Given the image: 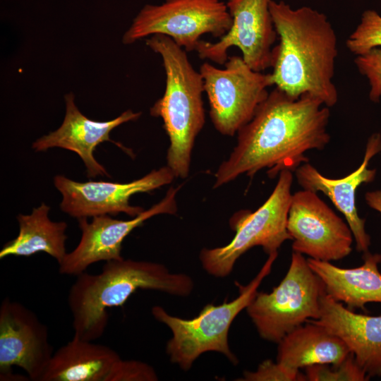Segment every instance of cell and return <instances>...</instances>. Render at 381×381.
Here are the masks:
<instances>
[{
	"instance_id": "cell-13",
	"label": "cell",
	"mask_w": 381,
	"mask_h": 381,
	"mask_svg": "<svg viewBox=\"0 0 381 381\" xmlns=\"http://www.w3.org/2000/svg\"><path fill=\"white\" fill-rule=\"evenodd\" d=\"M48 327L22 303L5 298L0 306V377L17 378L12 367L40 381L54 354Z\"/></svg>"
},
{
	"instance_id": "cell-26",
	"label": "cell",
	"mask_w": 381,
	"mask_h": 381,
	"mask_svg": "<svg viewBox=\"0 0 381 381\" xmlns=\"http://www.w3.org/2000/svg\"><path fill=\"white\" fill-rule=\"evenodd\" d=\"M158 380L154 368L140 361L119 359L106 381H155Z\"/></svg>"
},
{
	"instance_id": "cell-8",
	"label": "cell",
	"mask_w": 381,
	"mask_h": 381,
	"mask_svg": "<svg viewBox=\"0 0 381 381\" xmlns=\"http://www.w3.org/2000/svg\"><path fill=\"white\" fill-rule=\"evenodd\" d=\"M232 25L226 3L221 0H165L145 5L126 31L122 42L131 44L154 35L169 37L186 52L195 51L201 36L219 39Z\"/></svg>"
},
{
	"instance_id": "cell-16",
	"label": "cell",
	"mask_w": 381,
	"mask_h": 381,
	"mask_svg": "<svg viewBox=\"0 0 381 381\" xmlns=\"http://www.w3.org/2000/svg\"><path fill=\"white\" fill-rule=\"evenodd\" d=\"M381 152V135L373 133L368 138L361 164L353 172L341 179H329L323 176L309 162L304 163L295 171L298 184L306 190L322 192L336 208L344 214L359 252L366 253L370 245V236L365 229L364 219L359 217L356 205L357 188L364 183L374 180L376 170L368 168L370 160Z\"/></svg>"
},
{
	"instance_id": "cell-12",
	"label": "cell",
	"mask_w": 381,
	"mask_h": 381,
	"mask_svg": "<svg viewBox=\"0 0 381 381\" xmlns=\"http://www.w3.org/2000/svg\"><path fill=\"white\" fill-rule=\"evenodd\" d=\"M175 176L167 165L154 169L143 177L129 183L109 181L78 182L56 175L54 184L62 195L61 210L76 219L125 213L135 217L145 210L130 205L134 194L149 193L174 180Z\"/></svg>"
},
{
	"instance_id": "cell-19",
	"label": "cell",
	"mask_w": 381,
	"mask_h": 381,
	"mask_svg": "<svg viewBox=\"0 0 381 381\" xmlns=\"http://www.w3.org/2000/svg\"><path fill=\"white\" fill-rule=\"evenodd\" d=\"M73 336L56 350L40 381H106L120 356L110 347Z\"/></svg>"
},
{
	"instance_id": "cell-2",
	"label": "cell",
	"mask_w": 381,
	"mask_h": 381,
	"mask_svg": "<svg viewBox=\"0 0 381 381\" xmlns=\"http://www.w3.org/2000/svg\"><path fill=\"white\" fill-rule=\"evenodd\" d=\"M270 10L279 40L272 52L274 85L293 97L308 94L334 106L337 37L327 17L308 6L293 8L284 1L271 0Z\"/></svg>"
},
{
	"instance_id": "cell-21",
	"label": "cell",
	"mask_w": 381,
	"mask_h": 381,
	"mask_svg": "<svg viewBox=\"0 0 381 381\" xmlns=\"http://www.w3.org/2000/svg\"><path fill=\"white\" fill-rule=\"evenodd\" d=\"M50 207L42 202L31 214H19L18 236L5 243L0 259L10 255L29 257L40 252L54 258L59 265L67 254L65 222H53L49 217Z\"/></svg>"
},
{
	"instance_id": "cell-22",
	"label": "cell",
	"mask_w": 381,
	"mask_h": 381,
	"mask_svg": "<svg viewBox=\"0 0 381 381\" xmlns=\"http://www.w3.org/2000/svg\"><path fill=\"white\" fill-rule=\"evenodd\" d=\"M346 45L356 56L381 47V16L374 10L365 11L360 23L348 37Z\"/></svg>"
},
{
	"instance_id": "cell-11",
	"label": "cell",
	"mask_w": 381,
	"mask_h": 381,
	"mask_svg": "<svg viewBox=\"0 0 381 381\" xmlns=\"http://www.w3.org/2000/svg\"><path fill=\"white\" fill-rule=\"evenodd\" d=\"M271 0H227L232 25L216 42L200 40L195 51L201 59L224 64L228 50L236 47L254 71L271 67L273 45L278 37L270 10Z\"/></svg>"
},
{
	"instance_id": "cell-6",
	"label": "cell",
	"mask_w": 381,
	"mask_h": 381,
	"mask_svg": "<svg viewBox=\"0 0 381 381\" xmlns=\"http://www.w3.org/2000/svg\"><path fill=\"white\" fill-rule=\"evenodd\" d=\"M292 171L284 170L267 200L255 212L241 210L235 213L229 223L236 234L226 246L202 248L200 260L211 275H229L238 258L255 246H261L270 255L286 240H291L287 231V219L291 200Z\"/></svg>"
},
{
	"instance_id": "cell-24",
	"label": "cell",
	"mask_w": 381,
	"mask_h": 381,
	"mask_svg": "<svg viewBox=\"0 0 381 381\" xmlns=\"http://www.w3.org/2000/svg\"><path fill=\"white\" fill-rule=\"evenodd\" d=\"M354 63L358 72L364 75L370 85L369 97L372 102L381 99V47L356 56Z\"/></svg>"
},
{
	"instance_id": "cell-27",
	"label": "cell",
	"mask_w": 381,
	"mask_h": 381,
	"mask_svg": "<svg viewBox=\"0 0 381 381\" xmlns=\"http://www.w3.org/2000/svg\"><path fill=\"white\" fill-rule=\"evenodd\" d=\"M365 199L370 208L381 213V189L367 192Z\"/></svg>"
},
{
	"instance_id": "cell-14",
	"label": "cell",
	"mask_w": 381,
	"mask_h": 381,
	"mask_svg": "<svg viewBox=\"0 0 381 381\" xmlns=\"http://www.w3.org/2000/svg\"><path fill=\"white\" fill-rule=\"evenodd\" d=\"M181 187H171L161 201L129 220L116 219L109 215L94 217L90 222L87 218L78 219L80 240L59 265V273L76 277L97 262L122 259V243L134 229L155 215L176 214V195Z\"/></svg>"
},
{
	"instance_id": "cell-10",
	"label": "cell",
	"mask_w": 381,
	"mask_h": 381,
	"mask_svg": "<svg viewBox=\"0 0 381 381\" xmlns=\"http://www.w3.org/2000/svg\"><path fill=\"white\" fill-rule=\"evenodd\" d=\"M287 231L293 251L309 258L332 262L352 251L353 236L349 224L312 190L292 194Z\"/></svg>"
},
{
	"instance_id": "cell-3",
	"label": "cell",
	"mask_w": 381,
	"mask_h": 381,
	"mask_svg": "<svg viewBox=\"0 0 381 381\" xmlns=\"http://www.w3.org/2000/svg\"><path fill=\"white\" fill-rule=\"evenodd\" d=\"M193 287L190 276L171 273L159 263L123 258L106 262L99 274L85 272L76 276L70 288L73 336L87 341L99 339L108 324L107 310L122 306L138 289L187 296Z\"/></svg>"
},
{
	"instance_id": "cell-17",
	"label": "cell",
	"mask_w": 381,
	"mask_h": 381,
	"mask_svg": "<svg viewBox=\"0 0 381 381\" xmlns=\"http://www.w3.org/2000/svg\"><path fill=\"white\" fill-rule=\"evenodd\" d=\"M310 320L339 337L369 378L381 377V315L356 313L325 294L319 318Z\"/></svg>"
},
{
	"instance_id": "cell-18",
	"label": "cell",
	"mask_w": 381,
	"mask_h": 381,
	"mask_svg": "<svg viewBox=\"0 0 381 381\" xmlns=\"http://www.w3.org/2000/svg\"><path fill=\"white\" fill-rule=\"evenodd\" d=\"M363 263L357 267L341 268L331 262L307 259L320 278L327 295L349 308H363L368 303H381V255L364 253Z\"/></svg>"
},
{
	"instance_id": "cell-23",
	"label": "cell",
	"mask_w": 381,
	"mask_h": 381,
	"mask_svg": "<svg viewBox=\"0 0 381 381\" xmlns=\"http://www.w3.org/2000/svg\"><path fill=\"white\" fill-rule=\"evenodd\" d=\"M306 380L310 381H365L369 377L358 365L350 353L337 363L316 364L305 368Z\"/></svg>"
},
{
	"instance_id": "cell-20",
	"label": "cell",
	"mask_w": 381,
	"mask_h": 381,
	"mask_svg": "<svg viewBox=\"0 0 381 381\" xmlns=\"http://www.w3.org/2000/svg\"><path fill=\"white\" fill-rule=\"evenodd\" d=\"M278 344L277 361L298 370L339 363L351 353L339 337L310 320L287 334Z\"/></svg>"
},
{
	"instance_id": "cell-4",
	"label": "cell",
	"mask_w": 381,
	"mask_h": 381,
	"mask_svg": "<svg viewBox=\"0 0 381 381\" xmlns=\"http://www.w3.org/2000/svg\"><path fill=\"white\" fill-rule=\"evenodd\" d=\"M145 42L161 56L166 75L164 95L150 113L162 119L169 138L167 166L175 177L185 179L189 174L195 138L205 124L203 79L193 67L186 52L169 37L154 35Z\"/></svg>"
},
{
	"instance_id": "cell-15",
	"label": "cell",
	"mask_w": 381,
	"mask_h": 381,
	"mask_svg": "<svg viewBox=\"0 0 381 381\" xmlns=\"http://www.w3.org/2000/svg\"><path fill=\"white\" fill-rule=\"evenodd\" d=\"M66 114L61 126L56 131L36 140L32 147L36 152H44L52 147H60L75 152L85 164L89 178L97 176L110 177L105 168L94 157L100 143L108 141L121 146L110 138V133L124 123L135 121L141 112L131 109L118 117L107 121L91 120L80 112L74 102V95H65Z\"/></svg>"
},
{
	"instance_id": "cell-5",
	"label": "cell",
	"mask_w": 381,
	"mask_h": 381,
	"mask_svg": "<svg viewBox=\"0 0 381 381\" xmlns=\"http://www.w3.org/2000/svg\"><path fill=\"white\" fill-rule=\"evenodd\" d=\"M277 255L278 252L269 255L258 274L248 285L238 284L237 298L218 306L207 304L193 319L172 316L159 306L152 308L154 318L165 324L172 332L166 351L173 363L188 370L201 354L216 351L224 354L233 364H237L238 359L228 342L229 328L238 313L247 308L257 294L258 288L270 273Z\"/></svg>"
},
{
	"instance_id": "cell-25",
	"label": "cell",
	"mask_w": 381,
	"mask_h": 381,
	"mask_svg": "<svg viewBox=\"0 0 381 381\" xmlns=\"http://www.w3.org/2000/svg\"><path fill=\"white\" fill-rule=\"evenodd\" d=\"M246 381H303L306 375L299 370L289 368L272 360L264 361L255 371H246L243 379Z\"/></svg>"
},
{
	"instance_id": "cell-9",
	"label": "cell",
	"mask_w": 381,
	"mask_h": 381,
	"mask_svg": "<svg viewBox=\"0 0 381 381\" xmlns=\"http://www.w3.org/2000/svg\"><path fill=\"white\" fill-rule=\"evenodd\" d=\"M224 68L204 62L199 71L210 104V117L222 135L233 136L253 117L274 85L270 73L253 70L241 56H229Z\"/></svg>"
},
{
	"instance_id": "cell-7",
	"label": "cell",
	"mask_w": 381,
	"mask_h": 381,
	"mask_svg": "<svg viewBox=\"0 0 381 381\" xmlns=\"http://www.w3.org/2000/svg\"><path fill=\"white\" fill-rule=\"evenodd\" d=\"M324 283L303 255L294 252L288 271L272 292H258L246 311L259 335L279 343L287 334L320 316Z\"/></svg>"
},
{
	"instance_id": "cell-1",
	"label": "cell",
	"mask_w": 381,
	"mask_h": 381,
	"mask_svg": "<svg viewBox=\"0 0 381 381\" xmlns=\"http://www.w3.org/2000/svg\"><path fill=\"white\" fill-rule=\"evenodd\" d=\"M329 107L308 94L293 97L275 87L253 119L237 133V143L215 173L214 188L267 169L270 178L308 162L306 152L330 140Z\"/></svg>"
}]
</instances>
